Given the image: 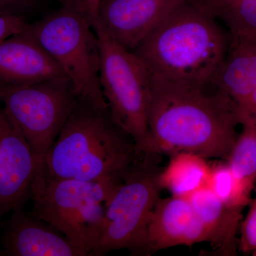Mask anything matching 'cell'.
I'll use <instances>...</instances> for the list:
<instances>
[{"label":"cell","mask_w":256,"mask_h":256,"mask_svg":"<svg viewBox=\"0 0 256 256\" xmlns=\"http://www.w3.org/2000/svg\"><path fill=\"white\" fill-rule=\"evenodd\" d=\"M229 42L216 16L186 0L132 52L146 66L152 86L207 89Z\"/></svg>","instance_id":"1"},{"label":"cell","mask_w":256,"mask_h":256,"mask_svg":"<svg viewBox=\"0 0 256 256\" xmlns=\"http://www.w3.org/2000/svg\"><path fill=\"white\" fill-rule=\"evenodd\" d=\"M238 124L230 101L210 89L152 86L148 116L152 156L188 152L226 159Z\"/></svg>","instance_id":"2"},{"label":"cell","mask_w":256,"mask_h":256,"mask_svg":"<svg viewBox=\"0 0 256 256\" xmlns=\"http://www.w3.org/2000/svg\"><path fill=\"white\" fill-rule=\"evenodd\" d=\"M143 159L108 111L80 99L42 166L52 178L124 182Z\"/></svg>","instance_id":"3"},{"label":"cell","mask_w":256,"mask_h":256,"mask_svg":"<svg viewBox=\"0 0 256 256\" xmlns=\"http://www.w3.org/2000/svg\"><path fill=\"white\" fill-rule=\"evenodd\" d=\"M122 182L52 178L38 165L32 214L63 234L80 256H99L106 207Z\"/></svg>","instance_id":"4"},{"label":"cell","mask_w":256,"mask_h":256,"mask_svg":"<svg viewBox=\"0 0 256 256\" xmlns=\"http://www.w3.org/2000/svg\"><path fill=\"white\" fill-rule=\"evenodd\" d=\"M28 30L60 66L79 98L108 112L100 86L98 40L82 3L68 2L28 24Z\"/></svg>","instance_id":"5"},{"label":"cell","mask_w":256,"mask_h":256,"mask_svg":"<svg viewBox=\"0 0 256 256\" xmlns=\"http://www.w3.org/2000/svg\"><path fill=\"white\" fill-rule=\"evenodd\" d=\"M100 50V82L110 118L136 143L144 158L152 156L148 116L152 86L142 60L94 25Z\"/></svg>","instance_id":"6"},{"label":"cell","mask_w":256,"mask_h":256,"mask_svg":"<svg viewBox=\"0 0 256 256\" xmlns=\"http://www.w3.org/2000/svg\"><path fill=\"white\" fill-rule=\"evenodd\" d=\"M67 77L24 86L0 88V102L42 162L78 106Z\"/></svg>","instance_id":"7"},{"label":"cell","mask_w":256,"mask_h":256,"mask_svg":"<svg viewBox=\"0 0 256 256\" xmlns=\"http://www.w3.org/2000/svg\"><path fill=\"white\" fill-rule=\"evenodd\" d=\"M143 159L114 192L106 207L99 256L118 249L146 252L148 224L160 186Z\"/></svg>","instance_id":"8"},{"label":"cell","mask_w":256,"mask_h":256,"mask_svg":"<svg viewBox=\"0 0 256 256\" xmlns=\"http://www.w3.org/2000/svg\"><path fill=\"white\" fill-rule=\"evenodd\" d=\"M40 162L2 108L0 116V225L5 215L31 196Z\"/></svg>","instance_id":"9"},{"label":"cell","mask_w":256,"mask_h":256,"mask_svg":"<svg viewBox=\"0 0 256 256\" xmlns=\"http://www.w3.org/2000/svg\"><path fill=\"white\" fill-rule=\"evenodd\" d=\"M186 0H100L97 22L109 36L132 50Z\"/></svg>","instance_id":"10"},{"label":"cell","mask_w":256,"mask_h":256,"mask_svg":"<svg viewBox=\"0 0 256 256\" xmlns=\"http://www.w3.org/2000/svg\"><path fill=\"white\" fill-rule=\"evenodd\" d=\"M66 77L28 26L0 43V88Z\"/></svg>","instance_id":"11"},{"label":"cell","mask_w":256,"mask_h":256,"mask_svg":"<svg viewBox=\"0 0 256 256\" xmlns=\"http://www.w3.org/2000/svg\"><path fill=\"white\" fill-rule=\"evenodd\" d=\"M210 236L186 198H158L146 234V252L210 242Z\"/></svg>","instance_id":"12"},{"label":"cell","mask_w":256,"mask_h":256,"mask_svg":"<svg viewBox=\"0 0 256 256\" xmlns=\"http://www.w3.org/2000/svg\"><path fill=\"white\" fill-rule=\"evenodd\" d=\"M1 247L8 256H80L63 234L23 207L13 210Z\"/></svg>","instance_id":"13"},{"label":"cell","mask_w":256,"mask_h":256,"mask_svg":"<svg viewBox=\"0 0 256 256\" xmlns=\"http://www.w3.org/2000/svg\"><path fill=\"white\" fill-rule=\"evenodd\" d=\"M188 200L208 232L210 244L222 255H235L242 212L226 206L207 186L197 190Z\"/></svg>","instance_id":"14"},{"label":"cell","mask_w":256,"mask_h":256,"mask_svg":"<svg viewBox=\"0 0 256 256\" xmlns=\"http://www.w3.org/2000/svg\"><path fill=\"white\" fill-rule=\"evenodd\" d=\"M210 164L206 158L188 152L172 156L170 162L156 181L160 188H164L172 196L188 198L197 190L206 186Z\"/></svg>","instance_id":"15"},{"label":"cell","mask_w":256,"mask_h":256,"mask_svg":"<svg viewBox=\"0 0 256 256\" xmlns=\"http://www.w3.org/2000/svg\"><path fill=\"white\" fill-rule=\"evenodd\" d=\"M206 186L226 206L240 212L250 204L254 190L234 174L226 161L210 164Z\"/></svg>","instance_id":"16"},{"label":"cell","mask_w":256,"mask_h":256,"mask_svg":"<svg viewBox=\"0 0 256 256\" xmlns=\"http://www.w3.org/2000/svg\"><path fill=\"white\" fill-rule=\"evenodd\" d=\"M242 126V132L236 140L226 160L237 178L250 188H255L256 124L247 122Z\"/></svg>","instance_id":"17"},{"label":"cell","mask_w":256,"mask_h":256,"mask_svg":"<svg viewBox=\"0 0 256 256\" xmlns=\"http://www.w3.org/2000/svg\"><path fill=\"white\" fill-rule=\"evenodd\" d=\"M232 36L256 37V0H218L210 10Z\"/></svg>","instance_id":"18"},{"label":"cell","mask_w":256,"mask_h":256,"mask_svg":"<svg viewBox=\"0 0 256 256\" xmlns=\"http://www.w3.org/2000/svg\"><path fill=\"white\" fill-rule=\"evenodd\" d=\"M255 197L249 204L246 216L240 222L238 248L244 254L256 256V184Z\"/></svg>","instance_id":"19"},{"label":"cell","mask_w":256,"mask_h":256,"mask_svg":"<svg viewBox=\"0 0 256 256\" xmlns=\"http://www.w3.org/2000/svg\"><path fill=\"white\" fill-rule=\"evenodd\" d=\"M38 4L40 0H0V14L28 18Z\"/></svg>","instance_id":"20"},{"label":"cell","mask_w":256,"mask_h":256,"mask_svg":"<svg viewBox=\"0 0 256 256\" xmlns=\"http://www.w3.org/2000/svg\"><path fill=\"white\" fill-rule=\"evenodd\" d=\"M28 24V18L24 16L0 14V43L13 35L24 31Z\"/></svg>","instance_id":"21"},{"label":"cell","mask_w":256,"mask_h":256,"mask_svg":"<svg viewBox=\"0 0 256 256\" xmlns=\"http://www.w3.org/2000/svg\"><path fill=\"white\" fill-rule=\"evenodd\" d=\"M82 2L88 16H89L94 25L97 22L98 12L100 0H82Z\"/></svg>","instance_id":"22"},{"label":"cell","mask_w":256,"mask_h":256,"mask_svg":"<svg viewBox=\"0 0 256 256\" xmlns=\"http://www.w3.org/2000/svg\"><path fill=\"white\" fill-rule=\"evenodd\" d=\"M4 255V252H3L2 248V247H0V256H3Z\"/></svg>","instance_id":"23"},{"label":"cell","mask_w":256,"mask_h":256,"mask_svg":"<svg viewBox=\"0 0 256 256\" xmlns=\"http://www.w3.org/2000/svg\"><path fill=\"white\" fill-rule=\"evenodd\" d=\"M2 112V107L1 102H0V116H1Z\"/></svg>","instance_id":"24"},{"label":"cell","mask_w":256,"mask_h":256,"mask_svg":"<svg viewBox=\"0 0 256 256\" xmlns=\"http://www.w3.org/2000/svg\"><path fill=\"white\" fill-rule=\"evenodd\" d=\"M68 2H72V0H69V1H68Z\"/></svg>","instance_id":"25"}]
</instances>
